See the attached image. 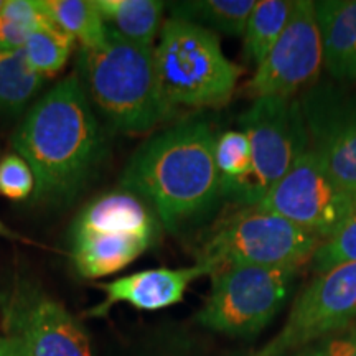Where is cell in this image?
<instances>
[{
  "label": "cell",
  "mask_w": 356,
  "mask_h": 356,
  "mask_svg": "<svg viewBox=\"0 0 356 356\" xmlns=\"http://www.w3.org/2000/svg\"><path fill=\"white\" fill-rule=\"evenodd\" d=\"M150 244L126 234H73L71 259L83 277L99 279L126 269Z\"/></svg>",
  "instance_id": "2e32d148"
},
{
  "label": "cell",
  "mask_w": 356,
  "mask_h": 356,
  "mask_svg": "<svg viewBox=\"0 0 356 356\" xmlns=\"http://www.w3.org/2000/svg\"><path fill=\"white\" fill-rule=\"evenodd\" d=\"M323 70L338 83L356 81V0L314 2Z\"/></svg>",
  "instance_id": "9a60e30c"
},
{
  "label": "cell",
  "mask_w": 356,
  "mask_h": 356,
  "mask_svg": "<svg viewBox=\"0 0 356 356\" xmlns=\"http://www.w3.org/2000/svg\"><path fill=\"white\" fill-rule=\"evenodd\" d=\"M215 270L208 264L197 262L195 266L180 269H149L134 273L106 284H97L106 299L88 312L89 317H104L115 304H129L134 309L157 312L184 300L186 289L193 280L211 275Z\"/></svg>",
  "instance_id": "4fadbf2b"
},
{
  "label": "cell",
  "mask_w": 356,
  "mask_h": 356,
  "mask_svg": "<svg viewBox=\"0 0 356 356\" xmlns=\"http://www.w3.org/2000/svg\"><path fill=\"white\" fill-rule=\"evenodd\" d=\"M2 317L24 356H96L83 323L32 284H17L2 297Z\"/></svg>",
  "instance_id": "30bf717a"
},
{
  "label": "cell",
  "mask_w": 356,
  "mask_h": 356,
  "mask_svg": "<svg viewBox=\"0 0 356 356\" xmlns=\"http://www.w3.org/2000/svg\"><path fill=\"white\" fill-rule=\"evenodd\" d=\"M74 43L76 42L68 33L50 20L30 35L22 53L35 73L48 78L55 76L65 68L74 50Z\"/></svg>",
  "instance_id": "603a6c76"
},
{
  "label": "cell",
  "mask_w": 356,
  "mask_h": 356,
  "mask_svg": "<svg viewBox=\"0 0 356 356\" xmlns=\"http://www.w3.org/2000/svg\"><path fill=\"white\" fill-rule=\"evenodd\" d=\"M320 243L282 216L249 204L218 222L198 262L215 273L229 266L300 267L314 257Z\"/></svg>",
  "instance_id": "5b68a950"
},
{
  "label": "cell",
  "mask_w": 356,
  "mask_h": 356,
  "mask_svg": "<svg viewBox=\"0 0 356 356\" xmlns=\"http://www.w3.org/2000/svg\"><path fill=\"white\" fill-rule=\"evenodd\" d=\"M215 162L221 195L238 200L252 170L251 145L243 131H226L216 137Z\"/></svg>",
  "instance_id": "7402d4cb"
},
{
  "label": "cell",
  "mask_w": 356,
  "mask_h": 356,
  "mask_svg": "<svg viewBox=\"0 0 356 356\" xmlns=\"http://www.w3.org/2000/svg\"><path fill=\"white\" fill-rule=\"evenodd\" d=\"M43 12L58 29L68 33L78 47L104 42L108 26L95 0H40Z\"/></svg>",
  "instance_id": "44dd1931"
},
{
  "label": "cell",
  "mask_w": 356,
  "mask_h": 356,
  "mask_svg": "<svg viewBox=\"0 0 356 356\" xmlns=\"http://www.w3.org/2000/svg\"><path fill=\"white\" fill-rule=\"evenodd\" d=\"M2 3H3V2H2V0H0V8H2Z\"/></svg>",
  "instance_id": "f546056e"
},
{
  "label": "cell",
  "mask_w": 356,
  "mask_h": 356,
  "mask_svg": "<svg viewBox=\"0 0 356 356\" xmlns=\"http://www.w3.org/2000/svg\"><path fill=\"white\" fill-rule=\"evenodd\" d=\"M95 2L111 32L140 47H155V40L163 25L165 2L159 0H95Z\"/></svg>",
  "instance_id": "e0dca14e"
},
{
  "label": "cell",
  "mask_w": 356,
  "mask_h": 356,
  "mask_svg": "<svg viewBox=\"0 0 356 356\" xmlns=\"http://www.w3.org/2000/svg\"><path fill=\"white\" fill-rule=\"evenodd\" d=\"M323 68L322 42L314 0H296L282 35L261 65L248 89L252 96L293 97L310 86Z\"/></svg>",
  "instance_id": "8fae6325"
},
{
  "label": "cell",
  "mask_w": 356,
  "mask_h": 356,
  "mask_svg": "<svg viewBox=\"0 0 356 356\" xmlns=\"http://www.w3.org/2000/svg\"><path fill=\"white\" fill-rule=\"evenodd\" d=\"M35 193V175L19 154L0 159V195L13 202H24Z\"/></svg>",
  "instance_id": "484cf974"
},
{
  "label": "cell",
  "mask_w": 356,
  "mask_h": 356,
  "mask_svg": "<svg viewBox=\"0 0 356 356\" xmlns=\"http://www.w3.org/2000/svg\"><path fill=\"white\" fill-rule=\"evenodd\" d=\"M126 234L152 243L155 220L144 200L127 190L96 198L79 213L73 234Z\"/></svg>",
  "instance_id": "5bb4252c"
},
{
  "label": "cell",
  "mask_w": 356,
  "mask_h": 356,
  "mask_svg": "<svg viewBox=\"0 0 356 356\" xmlns=\"http://www.w3.org/2000/svg\"><path fill=\"white\" fill-rule=\"evenodd\" d=\"M286 356H356V328L332 333Z\"/></svg>",
  "instance_id": "4316f807"
},
{
  "label": "cell",
  "mask_w": 356,
  "mask_h": 356,
  "mask_svg": "<svg viewBox=\"0 0 356 356\" xmlns=\"http://www.w3.org/2000/svg\"><path fill=\"white\" fill-rule=\"evenodd\" d=\"M50 22L40 0H7L0 8V51H20L35 30Z\"/></svg>",
  "instance_id": "cb8c5ba5"
},
{
  "label": "cell",
  "mask_w": 356,
  "mask_h": 356,
  "mask_svg": "<svg viewBox=\"0 0 356 356\" xmlns=\"http://www.w3.org/2000/svg\"><path fill=\"white\" fill-rule=\"evenodd\" d=\"M74 74L96 113L119 132H150L175 113L160 89L154 48L111 30L99 44L78 48Z\"/></svg>",
  "instance_id": "3957f363"
},
{
  "label": "cell",
  "mask_w": 356,
  "mask_h": 356,
  "mask_svg": "<svg viewBox=\"0 0 356 356\" xmlns=\"http://www.w3.org/2000/svg\"><path fill=\"white\" fill-rule=\"evenodd\" d=\"M299 102L309 149L341 188L356 195V96L325 84Z\"/></svg>",
  "instance_id": "7c38bea8"
},
{
  "label": "cell",
  "mask_w": 356,
  "mask_h": 356,
  "mask_svg": "<svg viewBox=\"0 0 356 356\" xmlns=\"http://www.w3.org/2000/svg\"><path fill=\"white\" fill-rule=\"evenodd\" d=\"M296 0H256L243 33L244 55L261 65L289 24Z\"/></svg>",
  "instance_id": "ffe728a7"
},
{
  "label": "cell",
  "mask_w": 356,
  "mask_h": 356,
  "mask_svg": "<svg viewBox=\"0 0 356 356\" xmlns=\"http://www.w3.org/2000/svg\"><path fill=\"white\" fill-rule=\"evenodd\" d=\"M44 78L30 68L24 53L0 51V119H15L30 109Z\"/></svg>",
  "instance_id": "d6986e66"
},
{
  "label": "cell",
  "mask_w": 356,
  "mask_h": 356,
  "mask_svg": "<svg viewBox=\"0 0 356 356\" xmlns=\"http://www.w3.org/2000/svg\"><path fill=\"white\" fill-rule=\"evenodd\" d=\"M256 0H185L168 3L170 19L188 22L213 33L243 37Z\"/></svg>",
  "instance_id": "ac0fdd59"
},
{
  "label": "cell",
  "mask_w": 356,
  "mask_h": 356,
  "mask_svg": "<svg viewBox=\"0 0 356 356\" xmlns=\"http://www.w3.org/2000/svg\"><path fill=\"white\" fill-rule=\"evenodd\" d=\"M104 132L76 74L55 84L26 111L12 145L35 175V200L66 203L95 175Z\"/></svg>",
  "instance_id": "6da1fadb"
},
{
  "label": "cell",
  "mask_w": 356,
  "mask_h": 356,
  "mask_svg": "<svg viewBox=\"0 0 356 356\" xmlns=\"http://www.w3.org/2000/svg\"><path fill=\"white\" fill-rule=\"evenodd\" d=\"M154 58L160 89L173 111L222 108L243 73L225 55L216 33L175 19L163 22Z\"/></svg>",
  "instance_id": "277c9868"
},
{
  "label": "cell",
  "mask_w": 356,
  "mask_h": 356,
  "mask_svg": "<svg viewBox=\"0 0 356 356\" xmlns=\"http://www.w3.org/2000/svg\"><path fill=\"white\" fill-rule=\"evenodd\" d=\"M356 318V262L318 273L293 302L282 330L256 356H286Z\"/></svg>",
  "instance_id": "ba28073f"
},
{
  "label": "cell",
  "mask_w": 356,
  "mask_h": 356,
  "mask_svg": "<svg viewBox=\"0 0 356 356\" xmlns=\"http://www.w3.org/2000/svg\"><path fill=\"white\" fill-rule=\"evenodd\" d=\"M355 200L356 195L341 188L307 149L257 204L325 241L343 222Z\"/></svg>",
  "instance_id": "9c48e42d"
},
{
  "label": "cell",
  "mask_w": 356,
  "mask_h": 356,
  "mask_svg": "<svg viewBox=\"0 0 356 356\" xmlns=\"http://www.w3.org/2000/svg\"><path fill=\"white\" fill-rule=\"evenodd\" d=\"M312 259L318 273L346 262H356V200L343 222L330 238L320 243Z\"/></svg>",
  "instance_id": "d4e9b609"
},
{
  "label": "cell",
  "mask_w": 356,
  "mask_h": 356,
  "mask_svg": "<svg viewBox=\"0 0 356 356\" xmlns=\"http://www.w3.org/2000/svg\"><path fill=\"white\" fill-rule=\"evenodd\" d=\"M239 126L251 145L252 170L238 202L249 207L259 203L309 149V134L300 102L292 97H256Z\"/></svg>",
  "instance_id": "52a82bcc"
},
{
  "label": "cell",
  "mask_w": 356,
  "mask_h": 356,
  "mask_svg": "<svg viewBox=\"0 0 356 356\" xmlns=\"http://www.w3.org/2000/svg\"><path fill=\"white\" fill-rule=\"evenodd\" d=\"M0 236H8V238H10V236H12L10 231H8L6 226L2 225V221H0Z\"/></svg>",
  "instance_id": "f1b7e54d"
},
{
  "label": "cell",
  "mask_w": 356,
  "mask_h": 356,
  "mask_svg": "<svg viewBox=\"0 0 356 356\" xmlns=\"http://www.w3.org/2000/svg\"><path fill=\"white\" fill-rule=\"evenodd\" d=\"M0 356H24L19 343L8 335H0Z\"/></svg>",
  "instance_id": "83f0119b"
},
{
  "label": "cell",
  "mask_w": 356,
  "mask_h": 356,
  "mask_svg": "<svg viewBox=\"0 0 356 356\" xmlns=\"http://www.w3.org/2000/svg\"><path fill=\"white\" fill-rule=\"evenodd\" d=\"M299 269L229 266L216 270L200 325L231 337L257 335L286 304Z\"/></svg>",
  "instance_id": "8992f818"
},
{
  "label": "cell",
  "mask_w": 356,
  "mask_h": 356,
  "mask_svg": "<svg viewBox=\"0 0 356 356\" xmlns=\"http://www.w3.org/2000/svg\"><path fill=\"white\" fill-rule=\"evenodd\" d=\"M216 134L203 119H186L147 139L127 162L122 190L152 204L167 229L207 216L221 195Z\"/></svg>",
  "instance_id": "7a4b0ae2"
}]
</instances>
